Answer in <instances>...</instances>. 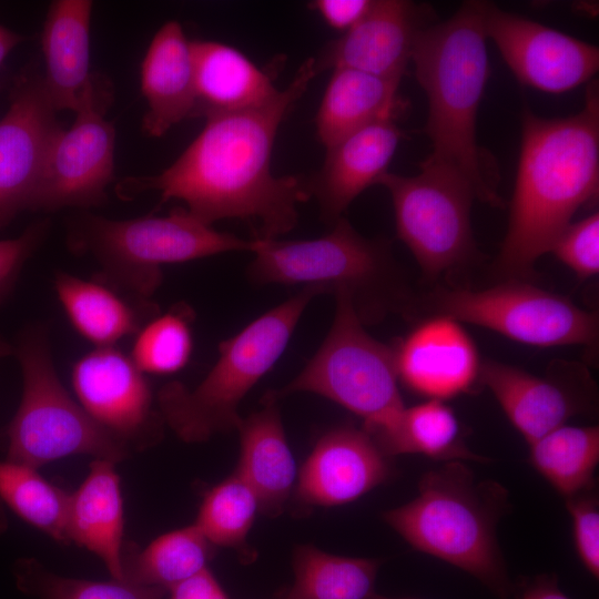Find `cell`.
Here are the masks:
<instances>
[{
	"instance_id": "1",
	"label": "cell",
	"mask_w": 599,
	"mask_h": 599,
	"mask_svg": "<svg viewBox=\"0 0 599 599\" xmlns=\"http://www.w3.org/2000/svg\"><path fill=\"white\" fill-rule=\"evenodd\" d=\"M317 73L315 58H308L268 101L206 116L201 133L169 167L126 177L116 186L119 196L154 190L161 194L160 204L181 200L211 226L237 219L253 225L258 240L288 233L297 224L298 204L312 197L309 179L274 176L272 151L280 125Z\"/></svg>"
},
{
	"instance_id": "2",
	"label": "cell",
	"mask_w": 599,
	"mask_h": 599,
	"mask_svg": "<svg viewBox=\"0 0 599 599\" xmlns=\"http://www.w3.org/2000/svg\"><path fill=\"white\" fill-rule=\"evenodd\" d=\"M599 190V92L590 82L585 105L568 118L546 119L522 110L521 144L509 221L494 262L501 281H530L535 264L597 200Z\"/></svg>"
},
{
	"instance_id": "3",
	"label": "cell",
	"mask_w": 599,
	"mask_h": 599,
	"mask_svg": "<svg viewBox=\"0 0 599 599\" xmlns=\"http://www.w3.org/2000/svg\"><path fill=\"white\" fill-rule=\"evenodd\" d=\"M486 40L481 1H465L451 18L418 33L410 61L428 102L424 132L433 152L427 158L461 175L477 200L504 207L497 162L476 135L490 70Z\"/></svg>"
},
{
	"instance_id": "4",
	"label": "cell",
	"mask_w": 599,
	"mask_h": 599,
	"mask_svg": "<svg viewBox=\"0 0 599 599\" xmlns=\"http://www.w3.org/2000/svg\"><path fill=\"white\" fill-rule=\"evenodd\" d=\"M507 488L479 479L464 461L424 473L409 502L383 512L384 521L414 549L476 578L499 599L515 593L497 538L509 514Z\"/></svg>"
},
{
	"instance_id": "5",
	"label": "cell",
	"mask_w": 599,
	"mask_h": 599,
	"mask_svg": "<svg viewBox=\"0 0 599 599\" xmlns=\"http://www.w3.org/2000/svg\"><path fill=\"white\" fill-rule=\"evenodd\" d=\"M251 252L247 276L253 283L314 286L333 295L346 292L364 325L389 314L409 317L419 311L420 298L390 242L363 236L344 216L317 238H254Z\"/></svg>"
},
{
	"instance_id": "6",
	"label": "cell",
	"mask_w": 599,
	"mask_h": 599,
	"mask_svg": "<svg viewBox=\"0 0 599 599\" xmlns=\"http://www.w3.org/2000/svg\"><path fill=\"white\" fill-rule=\"evenodd\" d=\"M67 242L74 254L97 261L94 280L138 301H152L163 281V265L251 252L254 246V240L219 232L183 207L129 220L80 213L69 222Z\"/></svg>"
},
{
	"instance_id": "7",
	"label": "cell",
	"mask_w": 599,
	"mask_h": 599,
	"mask_svg": "<svg viewBox=\"0 0 599 599\" xmlns=\"http://www.w3.org/2000/svg\"><path fill=\"white\" fill-rule=\"evenodd\" d=\"M319 295V288L304 286L222 341L215 364L193 389L180 382L164 385L156 397L163 422L185 443L236 430L242 399L282 356L306 306Z\"/></svg>"
},
{
	"instance_id": "8",
	"label": "cell",
	"mask_w": 599,
	"mask_h": 599,
	"mask_svg": "<svg viewBox=\"0 0 599 599\" xmlns=\"http://www.w3.org/2000/svg\"><path fill=\"white\" fill-rule=\"evenodd\" d=\"M22 375L19 407L3 427L8 460L38 469L71 455H90L113 463L131 448L102 428L75 402L55 370L48 327L26 326L13 344Z\"/></svg>"
},
{
	"instance_id": "9",
	"label": "cell",
	"mask_w": 599,
	"mask_h": 599,
	"mask_svg": "<svg viewBox=\"0 0 599 599\" xmlns=\"http://www.w3.org/2000/svg\"><path fill=\"white\" fill-rule=\"evenodd\" d=\"M332 326L319 348L276 399L308 392L333 400L362 417L364 424L384 419L403 408L393 346L365 329L349 295L337 292Z\"/></svg>"
},
{
	"instance_id": "10",
	"label": "cell",
	"mask_w": 599,
	"mask_h": 599,
	"mask_svg": "<svg viewBox=\"0 0 599 599\" xmlns=\"http://www.w3.org/2000/svg\"><path fill=\"white\" fill-rule=\"evenodd\" d=\"M420 172H385L377 184L392 197L398 238L408 247L425 278H437L480 258L473 230L471 185L454 170L426 158Z\"/></svg>"
},
{
	"instance_id": "11",
	"label": "cell",
	"mask_w": 599,
	"mask_h": 599,
	"mask_svg": "<svg viewBox=\"0 0 599 599\" xmlns=\"http://www.w3.org/2000/svg\"><path fill=\"white\" fill-rule=\"evenodd\" d=\"M419 307L530 346L593 348L598 344L597 312L529 281H500L484 290L437 288L420 298Z\"/></svg>"
},
{
	"instance_id": "12",
	"label": "cell",
	"mask_w": 599,
	"mask_h": 599,
	"mask_svg": "<svg viewBox=\"0 0 599 599\" xmlns=\"http://www.w3.org/2000/svg\"><path fill=\"white\" fill-rule=\"evenodd\" d=\"M111 97L110 84L93 74L72 125L51 146L30 210L90 209L108 201L114 179L115 130L105 118Z\"/></svg>"
},
{
	"instance_id": "13",
	"label": "cell",
	"mask_w": 599,
	"mask_h": 599,
	"mask_svg": "<svg viewBox=\"0 0 599 599\" xmlns=\"http://www.w3.org/2000/svg\"><path fill=\"white\" fill-rule=\"evenodd\" d=\"M479 385L487 387L530 445L578 415L593 414L597 388L587 368L554 362L544 376L497 361H483Z\"/></svg>"
},
{
	"instance_id": "14",
	"label": "cell",
	"mask_w": 599,
	"mask_h": 599,
	"mask_svg": "<svg viewBox=\"0 0 599 599\" xmlns=\"http://www.w3.org/2000/svg\"><path fill=\"white\" fill-rule=\"evenodd\" d=\"M486 38L498 48L516 79L526 87L559 94L597 73L599 49L537 21L481 1Z\"/></svg>"
},
{
	"instance_id": "15",
	"label": "cell",
	"mask_w": 599,
	"mask_h": 599,
	"mask_svg": "<svg viewBox=\"0 0 599 599\" xmlns=\"http://www.w3.org/2000/svg\"><path fill=\"white\" fill-rule=\"evenodd\" d=\"M57 113L43 75L29 71L18 79L0 120V230L31 207L51 146L63 129Z\"/></svg>"
},
{
	"instance_id": "16",
	"label": "cell",
	"mask_w": 599,
	"mask_h": 599,
	"mask_svg": "<svg viewBox=\"0 0 599 599\" xmlns=\"http://www.w3.org/2000/svg\"><path fill=\"white\" fill-rule=\"evenodd\" d=\"M71 383L91 418L131 450L158 439L164 422L152 408L151 386L121 349L95 347L84 354L72 367Z\"/></svg>"
},
{
	"instance_id": "17",
	"label": "cell",
	"mask_w": 599,
	"mask_h": 599,
	"mask_svg": "<svg viewBox=\"0 0 599 599\" xmlns=\"http://www.w3.org/2000/svg\"><path fill=\"white\" fill-rule=\"evenodd\" d=\"M433 21L426 3L373 0L365 16L315 58L317 72L347 68L402 80L418 33Z\"/></svg>"
},
{
	"instance_id": "18",
	"label": "cell",
	"mask_w": 599,
	"mask_h": 599,
	"mask_svg": "<svg viewBox=\"0 0 599 599\" xmlns=\"http://www.w3.org/2000/svg\"><path fill=\"white\" fill-rule=\"evenodd\" d=\"M398 380L427 399L446 400L479 385L483 361L461 323L430 315L393 345Z\"/></svg>"
},
{
	"instance_id": "19",
	"label": "cell",
	"mask_w": 599,
	"mask_h": 599,
	"mask_svg": "<svg viewBox=\"0 0 599 599\" xmlns=\"http://www.w3.org/2000/svg\"><path fill=\"white\" fill-rule=\"evenodd\" d=\"M389 459L363 428L336 427L318 439L303 465L295 499L305 507L352 502L392 477Z\"/></svg>"
},
{
	"instance_id": "20",
	"label": "cell",
	"mask_w": 599,
	"mask_h": 599,
	"mask_svg": "<svg viewBox=\"0 0 599 599\" xmlns=\"http://www.w3.org/2000/svg\"><path fill=\"white\" fill-rule=\"evenodd\" d=\"M404 138L394 120H382L326 149L322 169L309 177L322 217L334 223L367 187L377 184Z\"/></svg>"
},
{
	"instance_id": "21",
	"label": "cell",
	"mask_w": 599,
	"mask_h": 599,
	"mask_svg": "<svg viewBox=\"0 0 599 599\" xmlns=\"http://www.w3.org/2000/svg\"><path fill=\"white\" fill-rule=\"evenodd\" d=\"M141 91L146 101L142 130L150 136L195 118L191 40L177 21L165 22L154 34L141 64Z\"/></svg>"
},
{
	"instance_id": "22",
	"label": "cell",
	"mask_w": 599,
	"mask_h": 599,
	"mask_svg": "<svg viewBox=\"0 0 599 599\" xmlns=\"http://www.w3.org/2000/svg\"><path fill=\"white\" fill-rule=\"evenodd\" d=\"M260 410L242 418L237 432L241 455L236 473L255 493L260 512L281 515L295 483L296 467L288 447L278 399L268 390Z\"/></svg>"
},
{
	"instance_id": "23",
	"label": "cell",
	"mask_w": 599,
	"mask_h": 599,
	"mask_svg": "<svg viewBox=\"0 0 599 599\" xmlns=\"http://www.w3.org/2000/svg\"><path fill=\"white\" fill-rule=\"evenodd\" d=\"M90 0H55L49 6L41 33L45 62L43 82L57 112H75L90 84Z\"/></svg>"
},
{
	"instance_id": "24",
	"label": "cell",
	"mask_w": 599,
	"mask_h": 599,
	"mask_svg": "<svg viewBox=\"0 0 599 599\" xmlns=\"http://www.w3.org/2000/svg\"><path fill=\"white\" fill-rule=\"evenodd\" d=\"M123 500L115 463L94 458L79 488L70 494V542L93 552L112 579L123 580Z\"/></svg>"
},
{
	"instance_id": "25",
	"label": "cell",
	"mask_w": 599,
	"mask_h": 599,
	"mask_svg": "<svg viewBox=\"0 0 599 599\" xmlns=\"http://www.w3.org/2000/svg\"><path fill=\"white\" fill-rule=\"evenodd\" d=\"M53 287L73 328L95 347L115 346L136 335L143 325L160 314L153 301H138L106 284L55 272Z\"/></svg>"
},
{
	"instance_id": "26",
	"label": "cell",
	"mask_w": 599,
	"mask_h": 599,
	"mask_svg": "<svg viewBox=\"0 0 599 599\" xmlns=\"http://www.w3.org/2000/svg\"><path fill=\"white\" fill-rule=\"evenodd\" d=\"M191 49L195 118L257 106L278 92L271 74L231 45L191 40Z\"/></svg>"
},
{
	"instance_id": "27",
	"label": "cell",
	"mask_w": 599,
	"mask_h": 599,
	"mask_svg": "<svg viewBox=\"0 0 599 599\" xmlns=\"http://www.w3.org/2000/svg\"><path fill=\"white\" fill-rule=\"evenodd\" d=\"M363 429L389 458L418 454L444 463L490 461L466 445L461 424L444 400L427 399L412 407L404 406L384 419L364 424Z\"/></svg>"
},
{
	"instance_id": "28",
	"label": "cell",
	"mask_w": 599,
	"mask_h": 599,
	"mask_svg": "<svg viewBox=\"0 0 599 599\" xmlns=\"http://www.w3.org/2000/svg\"><path fill=\"white\" fill-rule=\"evenodd\" d=\"M399 84V79L347 68L333 69L315 119L325 149L374 122L395 120L405 105Z\"/></svg>"
},
{
	"instance_id": "29",
	"label": "cell",
	"mask_w": 599,
	"mask_h": 599,
	"mask_svg": "<svg viewBox=\"0 0 599 599\" xmlns=\"http://www.w3.org/2000/svg\"><path fill=\"white\" fill-rule=\"evenodd\" d=\"M292 564L294 581L274 599H370L382 562L302 545L294 550Z\"/></svg>"
},
{
	"instance_id": "30",
	"label": "cell",
	"mask_w": 599,
	"mask_h": 599,
	"mask_svg": "<svg viewBox=\"0 0 599 599\" xmlns=\"http://www.w3.org/2000/svg\"><path fill=\"white\" fill-rule=\"evenodd\" d=\"M214 548L195 524L172 530L139 551H123V580L169 591L207 568Z\"/></svg>"
},
{
	"instance_id": "31",
	"label": "cell",
	"mask_w": 599,
	"mask_h": 599,
	"mask_svg": "<svg viewBox=\"0 0 599 599\" xmlns=\"http://www.w3.org/2000/svg\"><path fill=\"white\" fill-rule=\"evenodd\" d=\"M530 465L564 497L596 488L598 426L562 425L529 445Z\"/></svg>"
},
{
	"instance_id": "32",
	"label": "cell",
	"mask_w": 599,
	"mask_h": 599,
	"mask_svg": "<svg viewBox=\"0 0 599 599\" xmlns=\"http://www.w3.org/2000/svg\"><path fill=\"white\" fill-rule=\"evenodd\" d=\"M0 498L26 522L60 544H70V494L48 481L35 468L0 460Z\"/></svg>"
},
{
	"instance_id": "33",
	"label": "cell",
	"mask_w": 599,
	"mask_h": 599,
	"mask_svg": "<svg viewBox=\"0 0 599 599\" xmlns=\"http://www.w3.org/2000/svg\"><path fill=\"white\" fill-rule=\"evenodd\" d=\"M257 511L255 493L235 471L206 493L195 525L213 546L232 548L248 564L255 551L246 540Z\"/></svg>"
},
{
	"instance_id": "34",
	"label": "cell",
	"mask_w": 599,
	"mask_h": 599,
	"mask_svg": "<svg viewBox=\"0 0 599 599\" xmlns=\"http://www.w3.org/2000/svg\"><path fill=\"white\" fill-rule=\"evenodd\" d=\"M193 311L184 303L158 314L136 333L131 359L144 374H173L182 369L193 352Z\"/></svg>"
},
{
	"instance_id": "35",
	"label": "cell",
	"mask_w": 599,
	"mask_h": 599,
	"mask_svg": "<svg viewBox=\"0 0 599 599\" xmlns=\"http://www.w3.org/2000/svg\"><path fill=\"white\" fill-rule=\"evenodd\" d=\"M12 572L17 588L34 599H162L166 590L125 580L97 581L58 575L34 558H20Z\"/></svg>"
},
{
	"instance_id": "36",
	"label": "cell",
	"mask_w": 599,
	"mask_h": 599,
	"mask_svg": "<svg viewBox=\"0 0 599 599\" xmlns=\"http://www.w3.org/2000/svg\"><path fill=\"white\" fill-rule=\"evenodd\" d=\"M550 252L579 280L599 273V214L571 222L554 242Z\"/></svg>"
},
{
	"instance_id": "37",
	"label": "cell",
	"mask_w": 599,
	"mask_h": 599,
	"mask_svg": "<svg viewBox=\"0 0 599 599\" xmlns=\"http://www.w3.org/2000/svg\"><path fill=\"white\" fill-rule=\"evenodd\" d=\"M572 520L577 555L596 579L599 578V499L597 488L565 499Z\"/></svg>"
},
{
	"instance_id": "38",
	"label": "cell",
	"mask_w": 599,
	"mask_h": 599,
	"mask_svg": "<svg viewBox=\"0 0 599 599\" xmlns=\"http://www.w3.org/2000/svg\"><path fill=\"white\" fill-rule=\"evenodd\" d=\"M49 229L48 220L38 221L18 237L0 240V305L12 293L26 262L43 242Z\"/></svg>"
},
{
	"instance_id": "39",
	"label": "cell",
	"mask_w": 599,
	"mask_h": 599,
	"mask_svg": "<svg viewBox=\"0 0 599 599\" xmlns=\"http://www.w3.org/2000/svg\"><path fill=\"white\" fill-rule=\"evenodd\" d=\"M373 0H315L308 7L333 29L343 33L355 26L368 11Z\"/></svg>"
},
{
	"instance_id": "40",
	"label": "cell",
	"mask_w": 599,
	"mask_h": 599,
	"mask_svg": "<svg viewBox=\"0 0 599 599\" xmlns=\"http://www.w3.org/2000/svg\"><path fill=\"white\" fill-rule=\"evenodd\" d=\"M170 599H230L209 568L173 586Z\"/></svg>"
},
{
	"instance_id": "41",
	"label": "cell",
	"mask_w": 599,
	"mask_h": 599,
	"mask_svg": "<svg viewBox=\"0 0 599 599\" xmlns=\"http://www.w3.org/2000/svg\"><path fill=\"white\" fill-rule=\"evenodd\" d=\"M518 599H570L558 586L554 573H541L526 580L515 590Z\"/></svg>"
},
{
	"instance_id": "42",
	"label": "cell",
	"mask_w": 599,
	"mask_h": 599,
	"mask_svg": "<svg viewBox=\"0 0 599 599\" xmlns=\"http://www.w3.org/2000/svg\"><path fill=\"white\" fill-rule=\"evenodd\" d=\"M23 38L0 24V65L10 51L16 48Z\"/></svg>"
},
{
	"instance_id": "43",
	"label": "cell",
	"mask_w": 599,
	"mask_h": 599,
	"mask_svg": "<svg viewBox=\"0 0 599 599\" xmlns=\"http://www.w3.org/2000/svg\"><path fill=\"white\" fill-rule=\"evenodd\" d=\"M13 355V345L0 336V359ZM0 449H6V435L3 428H0Z\"/></svg>"
},
{
	"instance_id": "44",
	"label": "cell",
	"mask_w": 599,
	"mask_h": 599,
	"mask_svg": "<svg viewBox=\"0 0 599 599\" xmlns=\"http://www.w3.org/2000/svg\"><path fill=\"white\" fill-rule=\"evenodd\" d=\"M370 599H410V598H390V597L382 596L375 592Z\"/></svg>"
}]
</instances>
